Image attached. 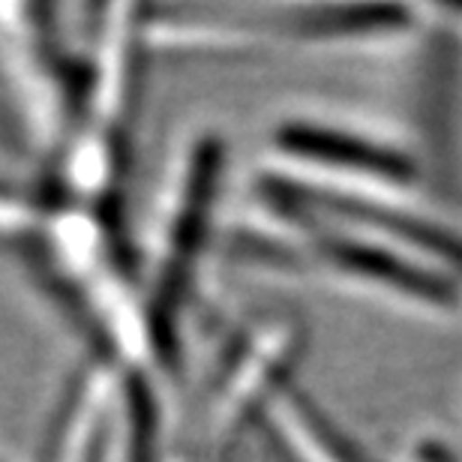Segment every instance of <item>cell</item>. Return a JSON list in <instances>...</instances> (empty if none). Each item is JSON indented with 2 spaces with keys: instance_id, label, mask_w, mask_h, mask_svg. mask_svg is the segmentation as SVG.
Wrapping results in <instances>:
<instances>
[{
  "instance_id": "obj_1",
  "label": "cell",
  "mask_w": 462,
  "mask_h": 462,
  "mask_svg": "<svg viewBox=\"0 0 462 462\" xmlns=\"http://www.w3.org/2000/svg\"><path fill=\"white\" fill-rule=\"evenodd\" d=\"M219 174H223L219 142H199L171 192L169 214L162 217L153 255L151 298L144 303L160 357H169V351L178 346V321L189 303L210 223H214L210 214L217 205Z\"/></svg>"
},
{
  "instance_id": "obj_2",
  "label": "cell",
  "mask_w": 462,
  "mask_h": 462,
  "mask_svg": "<svg viewBox=\"0 0 462 462\" xmlns=\"http://www.w3.org/2000/svg\"><path fill=\"white\" fill-rule=\"evenodd\" d=\"M303 343V330L289 319L264 321L253 334L240 337L235 355L210 391L199 441L201 459H226L244 430L264 423L267 411L289 393V378L298 366Z\"/></svg>"
},
{
  "instance_id": "obj_3",
  "label": "cell",
  "mask_w": 462,
  "mask_h": 462,
  "mask_svg": "<svg viewBox=\"0 0 462 462\" xmlns=\"http://www.w3.org/2000/svg\"><path fill=\"white\" fill-rule=\"evenodd\" d=\"M276 151L300 165H321L328 171H348L382 183H402L414 174L402 151L321 124H285L276 133Z\"/></svg>"
},
{
  "instance_id": "obj_4",
  "label": "cell",
  "mask_w": 462,
  "mask_h": 462,
  "mask_svg": "<svg viewBox=\"0 0 462 462\" xmlns=\"http://www.w3.org/2000/svg\"><path fill=\"white\" fill-rule=\"evenodd\" d=\"M117 369L94 360L76 375L67 402L51 427L45 462H103L108 448V427L117 414Z\"/></svg>"
},
{
  "instance_id": "obj_5",
  "label": "cell",
  "mask_w": 462,
  "mask_h": 462,
  "mask_svg": "<svg viewBox=\"0 0 462 462\" xmlns=\"http://www.w3.org/2000/svg\"><path fill=\"white\" fill-rule=\"evenodd\" d=\"M264 423L285 462H369L316 405L291 391L267 411Z\"/></svg>"
}]
</instances>
